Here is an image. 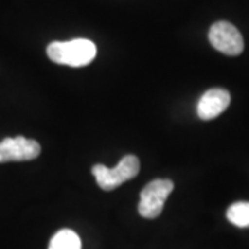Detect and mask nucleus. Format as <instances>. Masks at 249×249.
I'll return each mask as SVG.
<instances>
[{
	"label": "nucleus",
	"mask_w": 249,
	"mask_h": 249,
	"mask_svg": "<svg viewBox=\"0 0 249 249\" xmlns=\"http://www.w3.org/2000/svg\"><path fill=\"white\" fill-rule=\"evenodd\" d=\"M227 219L237 227H249V202H235L227 209Z\"/></svg>",
	"instance_id": "nucleus-8"
},
{
	"label": "nucleus",
	"mask_w": 249,
	"mask_h": 249,
	"mask_svg": "<svg viewBox=\"0 0 249 249\" xmlns=\"http://www.w3.org/2000/svg\"><path fill=\"white\" fill-rule=\"evenodd\" d=\"M49 249H82V242L76 232L64 229L54 234Z\"/></svg>",
	"instance_id": "nucleus-7"
},
{
	"label": "nucleus",
	"mask_w": 249,
	"mask_h": 249,
	"mask_svg": "<svg viewBox=\"0 0 249 249\" xmlns=\"http://www.w3.org/2000/svg\"><path fill=\"white\" fill-rule=\"evenodd\" d=\"M97 55V47L89 39L53 42L47 46V57L55 64L73 68L86 67Z\"/></svg>",
	"instance_id": "nucleus-1"
},
{
	"label": "nucleus",
	"mask_w": 249,
	"mask_h": 249,
	"mask_svg": "<svg viewBox=\"0 0 249 249\" xmlns=\"http://www.w3.org/2000/svg\"><path fill=\"white\" fill-rule=\"evenodd\" d=\"M91 172L97 180L98 186L104 191H111L121 184H124V181L132 180L139 175L140 160L134 155H126L112 169H109L104 165H94Z\"/></svg>",
	"instance_id": "nucleus-2"
},
{
	"label": "nucleus",
	"mask_w": 249,
	"mask_h": 249,
	"mask_svg": "<svg viewBox=\"0 0 249 249\" xmlns=\"http://www.w3.org/2000/svg\"><path fill=\"white\" fill-rule=\"evenodd\" d=\"M39 142L27 139L24 136L7 137L0 142V163L4 162H19V160H32L40 155Z\"/></svg>",
	"instance_id": "nucleus-5"
},
{
	"label": "nucleus",
	"mask_w": 249,
	"mask_h": 249,
	"mask_svg": "<svg viewBox=\"0 0 249 249\" xmlns=\"http://www.w3.org/2000/svg\"><path fill=\"white\" fill-rule=\"evenodd\" d=\"M173 181L168 178H157L142 188L140 202H139V213L145 219L158 217L163 205L166 202L169 194L173 191Z\"/></svg>",
	"instance_id": "nucleus-3"
},
{
	"label": "nucleus",
	"mask_w": 249,
	"mask_h": 249,
	"mask_svg": "<svg viewBox=\"0 0 249 249\" xmlns=\"http://www.w3.org/2000/svg\"><path fill=\"white\" fill-rule=\"evenodd\" d=\"M209 42L226 55H238L244 50V39L240 31L227 21H217L209 29Z\"/></svg>",
	"instance_id": "nucleus-4"
},
{
	"label": "nucleus",
	"mask_w": 249,
	"mask_h": 249,
	"mask_svg": "<svg viewBox=\"0 0 249 249\" xmlns=\"http://www.w3.org/2000/svg\"><path fill=\"white\" fill-rule=\"evenodd\" d=\"M230 93L224 89H211L205 91L198 101L196 112L202 121H211L224 112L230 106Z\"/></svg>",
	"instance_id": "nucleus-6"
}]
</instances>
